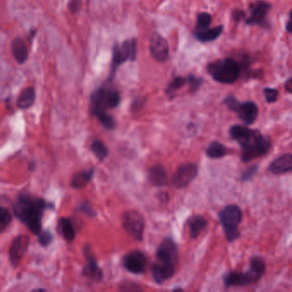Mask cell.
<instances>
[{"label": "cell", "mask_w": 292, "mask_h": 292, "mask_svg": "<svg viewBox=\"0 0 292 292\" xmlns=\"http://www.w3.org/2000/svg\"><path fill=\"white\" fill-rule=\"evenodd\" d=\"M30 239L27 235H19L12 241L9 247V258L10 264L14 268H16L21 260L24 257L25 254L28 251Z\"/></svg>", "instance_id": "obj_9"}, {"label": "cell", "mask_w": 292, "mask_h": 292, "mask_svg": "<svg viewBox=\"0 0 292 292\" xmlns=\"http://www.w3.org/2000/svg\"><path fill=\"white\" fill-rule=\"evenodd\" d=\"M31 292H46V290L41 289V288H39V289H34V291H32Z\"/></svg>", "instance_id": "obj_43"}, {"label": "cell", "mask_w": 292, "mask_h": 292, "mask_svg": "<svg viewBox=\"0 0 292 292\" xmlns=\"http://www.w3.org/2000/svg\"><path fill=\"white\" fill-rule=\"evenodd\" d=\"M29 168H30L31 170H34V168H35V164H34V161H32L29 164Z\"/></svg>", "instance_id": "obj_44"}, {"label": "cell", "mask_w": 292, "mask_h": 292, "mask_svg": "<svg viewBox=\"0 0 292 292\" xmlns=\"http://www.w3.org/2000/svg\"><path fill=\"white\" fill-rule=\"evenodd\" d=\"M37 35V29L36 28H32L29 31V33H28V40L29 42L32 43L33 42V40H34V38Z\"/></svg>", "instance_id": "obj_40"}, {"label": "cell", "mask_w": 292, "mask_h": 292, "mask_svg": "<svg viewBox=\"0 0 292 292\" xmlns=\"http://www.w3.org/2000/svg\"><path fill=\"white\" fill-rule=\"evenodd\" d=\"M260 279L261 278L257 276L250 269H249V271L245 274L231 272V273L225 274L224 276V283L226 287L248 286L250 284L255 283Z\"/></svg>", "instance_id": "obj_15"}, {"label": "cell", "mask_w": 292, "mask_h": 292, "mask_svg": "<svg viewBox=\"0 0 292 292\" xmlns=\"http://www.w3.org/2000/svg\"><path fill=\"white\" fill-rule=\"evenodd\" d=\"M137 55V41L135 39L125 40L121 46L116 45L113 48L112 70L110 79L114 76L116 68L128 60L134 61Z\"/></svg>", "instance_id": "obj_7"}, {"label": "cell", "mask_w": 292, "mask_h": 292, "mask_svg": "<svg viewBox=\"0 0 292 292\" xmlns=\"http://www.w3.org/2000/svg\"><path fill=\"white\" fill-rule=\"evenodd\" d=\"M149 48L153 57L157 61H167L169 55V47L164 37L157 33L152 34L149 41Z\"/></svg>", "instance_id": "obj_14"}, {"label": "cell", "mask_w": 292, "mask_h": 292, "mask_svg": "<svg viewBox=\"0 0 292 292\" xmlns=\"http://www.w3.org/2000/svg\"><path fill=\"white\" fill-rule=\"evenodd\" d=\"M58 229L64 239L70 243L74 239L75 230L73 223L69 218H61L58 220Z\"/></svg>", "instance_id": "obj_22"}, {"label": "cell", "mask_w": 292, "mask_h": 292, "mask_svg": "<svg viewBox=\"0 0 292 292\" xmlns=\"http://www.w3.org/2000/svg\"><path fill=\"white\" fill-rule=\"evenodd\" d=\"M124 268L132 274H142L147 266L146 256L140 250H134L128 253L123 258Z\"/></svg>", "instance_id": "obj_10"}, {"label": "cell", "mask_w": 292, "mask_h": 292, "mask_svg": "<svg viewBox=\"0 0 292 292\" xmlns=\"http://www.w3.org/2000/svg\"><path fill=\"white\" fill-rule=\"evenodd\" d=\"M250 268L260 277H262V275L264 274L266 266H265L264 262L262 261V259L259 258V257H253L250 260Z\"/></svg>", "instance_id": "obj_28"}, {"label": "cell", "mask_w": 292, "mask_h": 292, "mask_svg": "<svg viewBox=\"0 0 292 292\" xmlns=\"http://www.w3.org/2000/svg\"><path fill=\"white\" fill-rule=\"evenodd\" d=\"M149 180L155 186H164L167 181V172L163 166L155 165L149 171Z\"/></svg>", "instance_id": "obj_20"}, {"label": "cell", "mask_w": 292, "mask_h": 292, "mask_svg": "<svg viewBox=\"0 0 292 292\" xmlns=\"http://www.w3.org/2000/svg\"><path fill=\"white\" fill-rule=\"evenodd\" d=\"M269 170L274 174H283L292 171V154H284L275 159L269 166Z\"/></svg>", "instance_id": "obj_18"}, {"label": "cell", "mask_w": 292, "mask_h": 292, "mask_svg": "<svg viewBox=\"0 0 292 292\" xmlns=\"http://www.w3.org/2000/svg\"><path fill=\"white\" fill-rule=\"evenodd\" d=\"M212 18L209 13H200L197 18V26L195 29H204L210 27Z\"/></svg>", "instance_id": "obj_29"}, {"label": "cell", "mask_w": 292, "mask_h": 292, "mask_svg": "<svg viewBox=\"0 0 292 292\" xmlns=\"http://www.w3.org/2000/svg\"><path fill=\"white\" fill-rule=\"evenodd\" d=\"M122 225L125 231L134 239H143L145 219L143 216L136 211H128L122 217Z\"/></svg>", "instance_id": "obj_8"}, {"label": "cell", "mask_w": 292, "mask_h": 292, "mask_svg": "<svg viewBox=\"0 0 292 292\" xmlns=\"http://www.w3.org/2000/svg\"><path fill=\"white\" fill-rule=\"evenodd\" d=\"M81 0H70L68 3V8L70 9L71 13H77L81 8Z\"/></svg>", "instance_id": "obj_35"}, {"label": "cell", "mask_w": 292, "mask_h": 292, "mask_svg": "<svg viewBox=\"0 0 292 292\" xmlns=\"http://www.w3.org/2000/svg\"><path fill=\"white\" fill-rule=\"evenodd\" d=\"M223 26H218L216 28H207L204 29H195L194 35L201 42H210L216 40L222 34Z\"/></svg>", "instance_id": "obj_19"}, {"label": "cell", "mask_w": 292, "mask_h": 292, "mask_svg": "<svg viewBox=\"0 0 292 292\" xmlns=\"http://www.w3.org/2000/svg\"><path fill=\"white\" fill-rule=\"evenodd\" d=\"M52 206L43 198H38L30 194L19 196L13 206L14 215L23 223L28 230L34 235L41 232L43 215L45 210Z\"/></svg>", "instance_id": "obj_1"}, {"label": "cell", "mask_w": 292, "mask_h": 292, "mask_svg": "<svg viewBox=\"0 0 292 292\" xmlns=\"http://www.w3.org/2000/svg\"><path fill=\"white\" fill-rule=\"evenodd\" d=\"M84 255L86 259V262L83 268V275L95 281H100L104 277V274L97 264L96 259L91 253V248L88 245L84 247Z\"/></svg>", "instance_id": "obj_13"}, {"label": "cell", "mask_w": 292, "mask_h": 292, "mask_svg": "<svg viewBox=\"0 0 292 292\" xmlns=\"http://www.w3.org/2000/svg\"><path fill=\"white\" fill-rule=\"evenodd\" d=\"M256 169H257V168H256V166H253V167L249 168L248 170L245 171V172L243 173V176H242V180H250V178H251V177L254 175V174L256 173Z\"/></svg>", "instance_id": "obj_37"}, {"label": "cell", "mask_w": 292, "mask_h": 292, "mask_svg": "<svg viewBox=\"0 0 292 292\" xmlns=\"http://www.w3.org/2000/svg\"><path fill=\"white\" fill-rule=\"evenodd\" d=\"M286 89L288 92L292 93V78H290L286 82Z\"/></svg>", "instance_id": "obj_42"}, {"label": "cell", "mask_w": 292, "mask_h": 292, "mask_svg": "<svg viewBox=\"0 0 292 292\" xmlns=\"http://www.w3.org/2000/svg\"><path fill=\"white\" fill-rule=\"evenodd\" d=\"M244 16H245V14L243 11H241V10H235V11H233V18L236 21H240Z\"/></svg>", "instance_id": "obj_39"}, {"label": "cell", "mask_w": 292, "mask_h": 292, "mask_svg": "<svg viewBox=\"0 0 292 292\" xmlns=\"http://www.w3.org/2000/svg\"><path fill=\"white\" fill-rule=\"evenodd\" d=\"M190 235L192 238H197L202 231L207 226V220L201 216H193L187 221Z\"/></svg>", "instance_id": "obj_21"}, {"label": "cell", "mask_w": 292, "mask_h": 292, "mask_svg": "<svg viewBox=\"0 0 292 292\" xmlns=\"http://www.w3.org/2000/svg\"><path fill=\"white\" fill-rule=\"evenodd\" d=\"M13 57L18 64H23L28 60V48L27 43L21 37H16L10 43Z\"/></svg>", "instance_id": "obj_17"}, {"label": "cell", "mask_w": 292, "mask_h": 292, "mask_svg": "<svg viewBox=\"0 0 292 292\" xmlns=\"http://www.w3.org/2000/svg\"><path fill=\"white\" fill-rule=\"evenodd\" d=\"M234 111L237 113L238 117L247 125H250L256 122L259 112L258 107L251 101L238 103Z\"/></svg>", "instance_id": "obj_16"}, {"label": "cell", "mask_w": 292, "mask_h": 292, "mask_svg": "<svg viewBox=\"0 0 292 292\" xmlns=\"http://www.w3.org/2000/svg\"><path fill=\"white\" fill-rule=\"evenodd\" d=\"M98 121L103 124L104 127L107 128V129H113V128L116 127V122L113 118L112 116H110L109 114H107V112L100 113V114H97L96 115Z\"/></svg>", "instance_id": "obj_30"}, {"label": "cell", "mask_w": 292, "mask_h": 292, "mask_svg": "<svg viewBox=\"0 0 292 292\" xmlns=\"http://www.w3.org/2000/svg\"><path fill=\"white\" fill-rule=\"evenodd\" d=\"M286 30L289 33H292V9L290 12V19L288 22L286 23Z\"/></svg>", "instance_id": "obj_41"}, {"label": "cell", "mask_w": 292, "mask_h": 292, "mask_svg": "<svg viewBox=\"0 0 292 292\" xmlns=\"http://www.w3.org/2000/svg\"><path fill=\"white\" fill-rule=\"evenodd\" d=\"M120 104L118 91L110 87H101L91 95V112L96 116L100 113L114 109Z\"/></svg>", "instance_id": "obj_6"}, {"label": "cell", "mask_w": 292, "mask_h": 292, "mask_svg": "<svg viewBox=\"0 0 292 292\" xmlns=\"http://www.w3.org/2000/svg\"><path fill=\"white\" fill-rule=\"evenodd\" d=\"M219 218L227 240L232 242L238 238L240 233L237 227L242 220L240 208L237 205H228L219 212Z\"/></svg>", "instance_id": "obj_5"}, {"label": "cell", "mask_w": 292, "mask_h": 292, "mask_svg": "<svg viewBox=\"0 0 292 292\" xmlns=\"http://www.w3.org/2000/svg\"><path fill=\"white\" fill-rule=\"evenodd\" d=\"M35 100V91L33 87L22 90L17 99V106L21 110L28 109L34 104Z\"/></svg>", "instance_id": "obj_24"}, {"label": "cell", "mask_w": 292, "mask_h": 292, "mask_svg": "<svg viewBox=\"0 0 292 292\" xmlns=\"http://www.w3.org/2000/svg\"><path fill=\"white\" fill-rule=\"evenodd\" d=\"M187 81L192 86V91H196L202 84V79L197 78V77L193 76V75H190L188 79H187Z\"/></svg>", "instance_id": "obj_36"}, {"label": "cell", "mask_w": 292, "mask_h": 292, "mask_svg": "<svg viewBox=\"0 0 292 292\" xmlns=\"http://www.w3.org/2000/svg\"><path fill=\"white\" fill-rule=\"evenodd\" d=\"M271 8L270 3L262 0L253 3L250 7V15L246 19V24L263 26L265 25L266 16Z\"/></svg>", "instance_id": "obj_12"}, {"label": "cell", "mask_w": 292, "mask_h": 292, "mask_svg": "<svg viewBox=\"0 0 292 292\" xmlns=\"http://www.w3.org/2000/svg\"><path fill=\"white\" fill-rule=\"evenodd\" d=\"M226 154V149L222 144L219 142H213L209 146L207 149V155L210 158L218 159L222 157Z\"/></svg>", "instance_id": "obj_25"}, {"label": "cell", "mask_w": 292, "mask_h": 292, "mask_svg": "<svg viewBox=\"0 0 292 292\" xmlns=\"http://www.w3.org/2000/svg\"><path fill=\"white\" fill-rule=\"evenodd\" d=\"M198 174V167L192 163H185L178 167L173 176V185L176 188H184L194 180Z\"/></svg>", "instance_id": "obj_11"}, {"label": "cell", "mask_w": 292, "mask_h": 292, "mask_svg": "<svg viewBox=\"0 0 292 292\" xmlns=\"http://www.w3.org/2000/svg\"><path fill=\"white\" fill-rule=\"evenodd\" d=\"M91 149L92 152L100 161H103L106 158L109 154V150L107 149L106 146L101 140H96L92 142L91 146Z\"/></svg>", "instance_id": "obj_26"}, {"label": "cell", "mask_w": 292, "mask_h": 292, "mask_svg": "<svg viewBox=\"0 0 292 292\" xmlns=\"http://www.w3.org/2000/svg\"><path fill=\"white\" fill-rule=\"evenodd\" d=\"M39 236V243L42 246H47L52 241V234L49 231H41Z\"/></svg>", "instance_id": "obj_33"}, {"label": "cell", "mask_w": 292, "mask_h": 292, "mask_svg": "<svg viewBox=\"0 0 292 292\" xmlns=\"http://www.w3.org/2000/svg\"><path fill=\"white\" fill-rule=\"evenodd\" d=\"M94 169L91 168L87 171H81L73 175L71 180V186L73 188L80 189L85 187L92 179Z\"/></svg>", "instance_id": "obj_23"}, {"label": "cell", "mask_w": 292, "mask_h": 292, "mask_svg": "<svg viewBox=\"0 0 292 292\" xmlns=\"http://www.w3.org/2000/svg\"><path fill=\"white\" fill-rule=\"evenodd\" d=\"M156 262L153 264L151 272L155 283L162 284L175 274L179 261V248L169 237L161 241L156 253Z\"/></svg>", "instance_id": "obj_3"}, {"label": "cell", "mask_w": 292, "mask_h": 292, "mask_svg": "<svg viewBox=\"0 0 292 292\" xmlns=\"http://www.w3.org/2000/svg\"><path fill=\"white\" fill-rule=\"evenodd\" d=\"M241 66L232 58H224L211 63L208 71L216 81L222 84H232L240 73Z\"/></svg>", "instance_id": "obj_4"}, {"label": "cell", "mask_w": 292, "mask_h": 292, "mask_svg": "<svg viewBox=\"0 0 292 292\" xmlns=\"http://www.w3.org/2000/svg\"><path fill=\"white\" fill-rule=\"evenodd\" d=\"M12 220V216L5 208L0 207V234L6 230Z\"/></svg>", "instance_id": "obj_27"}, {"label": "cell", "mask_w": 292, "mask_h": 292, "mask_svg": "<svg viewBox=\"0 0 292 292\" xmlns=\"http://www.w3.org/2000/svg\"><path fill=\"white\" fill-rule=\"evenodd\" d=\"M230 135L241 146L242 160L244 162L267 154L271 147L270 140L262 136L258 130L247 127L233 126L230 129Z\"/></svg>", "instance_id": "obj_2"}, {"label": "cell", "mask_w": 292, "mask_h": 292, "mask_svg": "<svg viewBox=\"0 0 292 292\" xmlns=\"http://www.w3.org/2000/svg\"><path fill=\"white\" fill-rule=\"evenodd\" d=\"M79 210H81V211L84 212V213L86 214L87 216H95V212L93 211V210H92V208H91L90 205H88V204H85V203H84L83 204H81V206L79 207Z\"/></svg>", "instance_id": "obj_38"}, {"label": "cell", "mask_w": 292, "mask_h": 292, "mask_svg": "<svg viewBox=\"0 0 292 292\" xmlns=\"http://www.w3.org/2000/svg\"><path fill=\"white\" fill-rule=\"evenodd\" d=\"M186 81H187V79L183 78V77H176L168 85V87L167 89V93H173L178 89L181 88L183 85L186 84Z\"/></svg>", "instance_id": "obj_32"}, {"label": "cell", "mask_w": 292, "mask_h": 292, "mask_svg": "<svg viewBox=\"0 0 292 292\" xmlns=\"http://www.w3.org/2000/svg\"><path fill=\"white\" fill-rule=\"evenodd\" d=\"M119 292H145L141 288V286L138 284L131 282V281H125L120 286Z\"/></svg>", "instance_id": "obj_31"}, {"label": "cell", "mask_w": 292, "mask_h": 292, "mask_svg": "<svg viewBox=\"0 0 292 292\" xmlns=\"http://www.w3.org/2000/svg\"><path fill=\"white\" fill-rule=\"evenodd\" d=\"M264 95L266 97V100L268 101V103H274L275 101L277 100L278 96H279V92H278L276 89L274 88H265Z\"/></svg>", "instance_id": "obj_34"}]
</instances>
